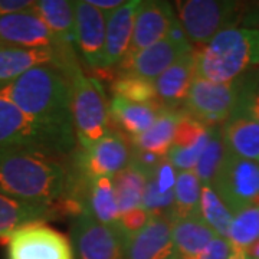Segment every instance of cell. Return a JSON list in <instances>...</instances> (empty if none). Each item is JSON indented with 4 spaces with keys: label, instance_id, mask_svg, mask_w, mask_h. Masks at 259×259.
<instances>
[{
    "label": "cell",
    "instance_id": "1",
    "mask_svg": "<svg viewBox=\"0 0 259 259\" xmlns=\"http://www.w3.org/2000/svg\"><path fill=\"white\" fill-rule=\"evenodd\" d=\"M68 183L62 158L29 150H0V194L28 203L56 206Z\"/></svg>",
    "mask_w": 259,
    "mask_h": 259
},
{
    "label": "cell",
    "instance_id": "2",
    "mask_svg": "<svg viewBox=\"0 0 259 259\" xmlns=\"http://www.w3.org/2000/svg\"><path fill=\"white\" fill-rule=\"evenodd\" d=\"M0 97L35 120L74 128L71 76L59 65H37L29 69L2 88Z\"/></svg>",
    "mask_w": 259,
    "mask_h": 259
},
{
    "label": "cell",
    "instance_id": "3",
    "mask_svg": "<svg viewBox=\"0 0 259 259\" xmlns=\"http://www.w3.org/2000/svg\"><path fill=\"white\" fill-rule=\"evenodd\" d=\"M194 62L196 76L218 83L233 82L259 65V32L225 29L209 44L196 49Z\"/></svg>",
    "mask_w": 259,
    "mask_h": 259
},
{
    "label": "cell",
    "instance_id": "4",
    "mask_svg": "<svg viewBox=\"0 0 259 259\" xmlns=\"http://www.w3.org/2000/svg\"><path fill=\"white\" fill-rule=\"evenodd\" d=\"M75 148V131L37 121L0 97V150H29L64 158Z\"/></svg>",
    "mask_w": 259,
    "mask_h": 259
},
{
    "label": "cell",
    "instance_id": "5",
    "mask_svg": "<svg viewBox=\"0 0 259 259\" xmlns=\"http://www.w3.org/2000/svg\"><path fill=\"white\" fill-rule=\"evenodd\" d=\"M173 6L189 42L197 49L219 32L241 23L248 9L241 2L229 0H179Z\"/></svg>",
    "mask_w": 259,
    "mask_h": 259
},
{
    "label": "cell",
    "instance_id": "6",
    "mask_svg": "<svg viewBox=\"0 0 259 259\" xmlns=\"http://www.w3.org/2000/svg\"><path fill=\"white\" fill-rule=\"evenodd\" d=\"M72 88V122L81 148H88L110 131L108 107L101 83L75 65L69 71Z\"/></svg>",
    "mask_w": 259,
    "mask_h": 259
},
{
    "label": "cell",
    "instance_id": "7",
    "mask_svg": "<svg viewBox=\"0 0 259 259\" xmlns=\"http://www.w3.org/2000/svg\"><path fill=\"white\" fill-rule=\"evenodd\" d=\"M242 87L238 79L218 83L194 76L183 104V112L206 127H218L219 122H226L238 110Z\"/></svg>",
    "mask_w": 259,
    "mask_h": 259
},
{
    "label": "cell",
    "instance_id": "8",
    "mask_svg": "<svg viewBox=\"0 0 259 259\" xmlns=\"http://www.w3.org/2000/svg\"><path fill=\"white\" fill-rule=\"evenodd\" d=\"M212 187L233 214L249 206H259V163L226 150Z\"/></svg>",
    "mask_w": 259,
    "mask_h": 259
},
{
    "label": "cell",
    "instance_id": "9",
    "mask_svg": "<svg viewBox=\"0 0 259 259\" xmlns=\"http://www.w3.org/2000/svg\"><path fill=\"white\" fill-rule=\"evenodd\" d=\"M74 259H125L124 239L115 228L95 221L87 210L71 226Z\"/></svg>",
    "mask_w": 259,
    "mask_h": 259
},
{
    "label": "cell",
    "instance_id": "10",
    "mask_svg": "<svg viewBox=\"0 0 259 259\" xmlns=\"http://www.w3.org/2000/svg\"><path fill=\"white\" fill-rule=\"evenodd\" d=\"M8 255L9 259H74V250L64 233L36 222L10 235Z\"/></svg>",
    "mask_w": 259,
    "mask_h": 259
},
{
    "label": "cell",
    "instance_id": "11",
    "mask_svg": "<svg viewBox=\"0 0 259 259\" xmlns=\"http://www.w3.org/2000/svg\"><path fill=\"white\" fill-rule=\"evenodd\" d=\"M131 146L120 131L110 130L102 139L75 156L74 168L87 179L114 177L130 164Z\"/></svg>",
    "mask_w": 259,
    "mask_h": 259
},
{
    "label": "cell",
    "instance_id": "12",
    "mask_svg": "<svg viewBox=\"0 0 259 259\" xmlns=\"http://www.w3.org/2000/svg\"><path fill=\"white\" fill-rule=\"evenodd\" d=\"M55 64L68 72L76 64L74 49L15 48L0 45V90L37 65Z\"/></svg>",
    "mask_w": 259,
    "mask_h": 259
},
{
    "label": "cell",
    "instance_id": "13",
    "mask_svg": "<svg viewBox=\"0 0 259 259\" xmlns=\"http://www.w3.org/2000/svg\"><path fill=\"white\" fill-rule=\"evenodd\" d=\"M75 3V47L94 71H104L107 18L88 0Z\"/></svg>",
    "mask_w": 259,
    "mask_h": 259
},
{
    "label": "cell",
    "instance_id": "14",
    "mask_svg": "<svg viewBox=\"0 0 259 259\" xmlns=\"http://www.w3.org/2000/svg\"><path fill=\"white\" fill-rule=\"evenodd\" d=\"M176 18L175 6L168 2H160V0L140 2L134 18L133 40L127 58L139 54L140 51L167 37L168 30Z\"/></svg>",
    "mask_w": 259,
    "mask_h": 259
},
{
    "label": "cell",
    "instance_id": "15",
    "mask_svg": "<svg viewBox=\"0 0 259 259\" xmlns=\"http://www.w3.org/2000/svg\"><path fill=\"white\" fill-rule=\"evenodd\" d=\"M0 45L28 49L61 48L33 8L0 19Z\"/></svg>",
    "mask_w": 259,
    "mask_h": 259
},
{
    "label": "cell",
    "instance_id": "16",
    "mask_svg": "<svg viewBox=\"0 0 259 259\" xmlns=\"http://www.w3.org/2000/svg\"><path fill=\"white\" fill-rule=\"evenodd\" d=\"M192 51H194L193 47L180 45L167 36L157 44L140 51L139 54L125 58L121 64V71L122 74L136 75L154 82L166 69Z\"/></svg>",
    "mask_w": 259,
    "mask_h": 259
},
{
    "label": "cell",
    "instance_id": "17",
    "mask_svg": "<svg viewBox=\"0 0 259 259\" xmlns=\"http://www.w3.org/2000/svg\"><path fill=\"white\" fill-rule=\"evenodd\" d=\"M125 259H179L171 222L166 216H151L148 223L124 243Z\"/></svg>",
    "mask_w": 259,
    "mask_h": 259
},
{
    "label": "cell",
    "instance_id": "18",
    "mask_svg": "<svg viewBox=\"0 0 259 259\" xmlns=\"http://www.w3.org/2000/svg\"><path fill=\"white\" fill-rule=\"evenodd\" d=\"M210 133L212 127H206L182 111L167 160L177 171H193L209 143Z\"/></svg>",
    "mask_w": 259,
    "mask_h": 259
},
{
    "label": "cell",
    "instance_id": "19",
    "mask_svg": "<svg viewBox=\"0 0 259 259\" xmlns=\"http://www.w3.org/2000/svg\"><path fill=\"white\" fill-rule=\"evenodd\" d=\"M194 55L196 49L180 58L153 82L160 108L163 111H179L177 108L183 107L196 76Z\"/></svg>",
    "mask_w": 259,
    "mask_h": 259
},
{
    "label": "cell",
    "instance_id": "20",
    "mask_svg": "<svg viewBox=\"0 0 259 259\" xmlns=\"http://www.w3.org/2000/svg\"><path fill=\"white\" fill-rule=\"evenodd\" d=\"M140 0L125 2L121 8L107 15V35H105V52H104V71L111 69L128 55L134 18Z\"/></svg>",
    "mask_w": 259,
    "mask_h": 259
},
{
    "label": "cell",
    "instance_id": "21",
    "mask_svg": "<svg viewBox=\"0 0 259 259\" xmlns=\"http://www.w3.org/2000/svg\"><path fill=\"white\" fill-rule=\"evenodd\" d=\"M161 112L163 111L153 105L131 102L115 95L108 104L110 125L112 122L117 131L120 130L130 139L141 136L151 128V125L156 122Z\"/></svg>",
    "mask_w": 259,
    "mask_h": 259
},
{
    "label": "cell",
    "instance_id": "22",
    "mask_svg": "<svg viewBox=\"0 0 259 259\" xmlns=\"http://www.w3.org/2000/svg\"><path fill=\"white\" fill-rule=\"evenodd\" d=\"M176 180L177 170L166 157L147 177L141 207L153 216H166L168 219L175 202Z\"/></svg>",
    "mask_w": 259,
    "mask_h": 259
},
{
    "label": "cell",
    "instance_id": "23",
    "mask_svg": "<svg viewBox=\"0 0 259 259\" xmlns=\"http://www.w3.org/2000/svg\"><path fill=\"white\" fill-rule=\"evenodd\" d=\"M58 206L28 203L0 194V239H9L12 233L30 223L45 222L55 218Z\"/></svg>",
    "mask_w": 259,
    "mask_h": 259
},
{
    "label": "cell",
    "instance_id": "24",
    "mask_svg": "<svg viewBox=\"0 0 259 259\" xmlns=\"http://www.w3.org/2000/svg\"><path fill=\"white\" fill-rule=\"evenodd\" d=\"M33 12L45 22L64 49H74L75 45V3L69 0H37Z\"/></svg>",
    "mask_w": 259,
    "mask_h": 259
},
{
    "label": "cell",
    "instance_id": "25",
    "mask_svg": "<svg viewBox=\"0 0 259 259\" xmlns=\"http://www.w3.org/2000/svg\"><path fill=\"white\" fill-rule=\"evenodd\" d=\"M222 137L225 147L229 153L259 163L258 122L243 114H233L223 124Z\"/></svg>",
    "mask_w": 259,
    "mask_h": 259
},
{
    "label": "cell",
    "instance_id": "26",
    "mask_svg": "<svg viewBox=\"0 0 259 259\" xmlns=\"http://www.w3.org/2000/svg\"><path fill=\"white\" fill-rule=\"evenodd\" d=\"M171 231L179 259L197 256L218 236L200 216H190L171 222Z\"/></svg>",
    "mask_w": 259,
    "mask_h": 259
},
{
    "label": "cell",
    "instance_id": "27",
    "mask_svg": "<svg viewBox=\"0 0 259 259\" xmlns=\"http://www.w3.org/2000/svg\"><path fill=\"white\" fill-rule=\"evenodd\" d=\"M83 210H87L102 225L111 228L117 226L121 214L111 177H95L90 180Z\"/></svg>",
    "mask_w": 259,
    "mask_h": 259
},
{
    "label": "cell",
    "instance_id": "28",
    "mask_svg": "<svg viewBox=\"0 0 259 259\" xmlns=\"http://www.w3.org/2000/svg\"><path fill=\"white\" fill-rule=\"evenodd\" d=\"M182 111H163L156 122L144 134L130 139V146L167 157L173 146L177 121Z\"/></svg>",
    "mask_w": 259,
    "mask_h": 259
},
{
    "label": "cell",
    "instance_id": "29",
    "mask_svg": "<svg viewBox=\"0 0 259 259\" xmlns=\"http://www.w3.org/2000/svg\"><path fill=\"white\" fill-rule=\"evenodd\" d=\"M200 194L202 183L194 175V171H177L175 202L168 214V221L175 222L190 216H199Z\"/></svg>",
    "mask_w": 259,
    "mask_h": 259
},
{
    "label": "cell",
    "instance_id": "30",
    "mask_svg": "<svg viewBox=\"0 0 259 259\" xmlns=\"http://www.w3.org/2000/svg\"><path fill=\"white\" fill-rule=\"evenodd\" d=\"M111 179L120 214L141 207L146 182H147V177L141 170L133 164H128Z\"/></svg>",
    "mask_w": 259,
    "mask_h": 259
},
{
    "label": "cell",
    "instance_id": "31",
    "mask_svg": "<svg viewBox=\"0 0 259 259\" xmlns=\"http://www.w3.org/2000/svg\"><path fill=\"white\" fill-rule=\"evenodd\" d=\"M199 216L203 219V222L207 226L212 228L218 236L228 239L229 228L235 214L225 204L221 196L216 193V190L210 185H202Z\"/></svg>",
    "mask_w": 259,
    "mask_h": 259
},
{
    "label": "cell",
    "instance_id": "32",
    "mask_svg": "<svg viewBox=\"0 0 259 259\" xmlns=\"http://www.w3.org/2000/svg\"><path fill=\"white\" fill-rule=\"evenodd\" d=\"M228 241L233 249L248 250L259 241V206H249L235 213Z\"/></svg>",
    "mask_w": 259,
    "mask_h": 259
},
{
    "label": "cell",
    "instance_id": "33",
    "mask_svg": "<svg viewBox=\"0 0 259 259\" xmlns=\"http://www.w3.org/2000/svg\"><path fill=\"white\" fill-rule=\"evenodd\" d=\"M225 156H226V147L223 143L222 130L212 127L209 143L193 170L194 175L197 176L202 185H213L214 179L218 176V171L222 166Z\"/></svg>",
    "mask_w": 259,
    "mask_h": 259
},
{
    "label": "cell",
    "instance_id": "34",
    "mask_svg": "<svg viewBox=\"0 0 259 259\" xmlns=\"http://www.w3.org/2000/svg\"><path fill=\"white\" fill-rule=\"evenodd\" d=\"M111 88L115 97H121L131 102L148 104L158 108L160 111H163L158 104L154 83L147 79H143L136 75L122 74L112 82Z\"/></svg>",
    "mask_w": 259,
    "mask_h": 259
},
{
    "label": "cell",
    "instance_id": "35",
    "mask_svg": "<svg viewBox=\"0 0 259 259\" xmlns=\"http://www.w3.org/2000/svg\"><path fill=\"white\" fill-rule=\"evenodd\" d=\"M151 216L153 214L143 207H137L134 210H130V212L121 214L115 229L118 231L121 238L124 239V243L128 241L130 238H133L136 233H139L147 225Z\"/></svg>",
    "mask_w": 259,
    "mask_h": 259
},
{
    "label": "cell",
    "instance_id": "36",
    "mask_svg": "<svg viewBox=\"0 0 259 259\" xmlns=\"http://www.w3.org/2000/svg\"><path fill=\"white\" fill-rule=\"evenodd\" d=\"M235 114H243L259 124V85L242 87V97Z\"/></svg>",
    "mask_w": 259,
    "mask_h": 259
},
{
    "label": "cell",
    "instance_id": "37",
    "mask_svg": "<svg viewBox=\"0 0 259 259\" xmlns=\"http://www.w3.org/2000/svg\"><path fill=\"white\" fill-rule=\"evenodd\" d=\"M35 0H0V19L32 9Z\"/></svg>",
    "mask_w": 259,
    "mask_h": 259
},
{
    "label": "cell",
    "instance_id": "38",
    "mask_svg": "<svg viewBox=\"0 0 259 259\" xmlns=\"http://www.w3.org/2000/svg\"><path fill=\"white\" fill-rule=\"evenodd\" d=\"M242 28L253 29L259 32V3H253L252 6H249L241 22Z\"/></svg>",
    "mask_w": 259,
    "mask_h": 259
},
{
    "label": "cell",
    "instance_id": "39",
    "mask_svg": "<svg viewBox=\"0 0 259 259\" xmlns=\"http://www.w3.org/2000/svg\"><path fill=\"white\" fill-rule=\"evenodd\" d=\"M88 2L93 5L94 8H97L100 12H102L105 16L121 8L125 3L124 0H88Z\"/></svg>",
    "mask_w": 259,
    "mask_h": 259
},
{
    "label": "cell",
    "instance_id": "40",
    "mask_svg": "<svg viewBox=\"0 0 259 259\" xmlns=\"http://www.w3.org/2000/svg\"><path fill=\"white\" fill-rule=\"evenodd\" d=\"M228 259H250V258L248 256V252H243V250H238L232 248V253L229 255V258Z\"/></svg>",
    "mask_w": 259,
    "mask_h": 259
},
{
    "label": "cell",
    "instance_id": "41",
    "mask_svg": "<svg viewBox=\"0 0 259 259\" xmlns=\"http://www.w3.org/2000/svg\"><path fill=\"white\" fill-rule=\"evenodd\" d=\"M248 256L250 259H259V241L248 250Z\"/></svg>",
    "mask_w": 259,
    "mask_h": 259
}]
</instances>
